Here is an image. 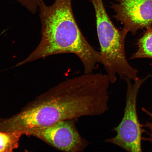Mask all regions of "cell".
Listing matches in <instances>:
<instances>
[{
	"mask_svg": "<svg viewBox=\"0 0 152 152\" xmlns=\"http://www.w3.org/2000/svg\"><path fill=\"white\" fill-rule=\"evenodd\" d=\"M110 83L107 74L92 73L61 82L11 118V126L28 133L60 121L101 115L109 109Z\"/></svg>",
	"mask_w": 152,
	"mask_h": 152,
	"instance_id": "1",
	"label": "cell"
},
{
	"mask_svg": "<svg viewBox=\"0 0 152 152\" xmlns=\"http://www.w3.org/2000/svg\"><path fill=\"white\" fill-rule=\"evenodd\" d=\"M42 38L37 48L20 66L53 55L72 54L78 57L84 74L92 73L101 64L100 52L86 39L76 21L72 0H55L47 6L42 1L39 7Z\"/></svg>",
	"mask_w": 152,
	"mask_h": 152,
	"instance_id": "2",
	"label": "cell"
},
{
	"mask_svg": "<svg viewBox=\"0 0 152 152\" xmlns=\"http://www.w3.org/2000/svg\"><path fill=\"white\" fill-rule=\"evenodd\" d=\"M95 11L97 32L100 47L101 64L104 66L111 83L129 78L134 81L139 79L138 70L132 67L127 60L125 43L127 34L119 30L112 22L102 0H88Z\"/></svg>",
	"mask_w": 152,
	"mask_h": 152,
	"instance_id": "3",
	"label": "cell"
},
{
	"mask_svg": "<svg viewBox=\"0 0 152 152\" xmlns=\"http://www.w3.org/2000/svg\"><path fill=\"white\" fill-rule=\"evenodd\" d=\"M148 75L143 79L134 81L124 80L127 84L126 106L124 114L121 122L113 129L117 133L115 137L105 140L108 143L115 144L129 152H142V129L139 121L136 103L139 91L144 82L152 77Z\"/></svg>",
	"mask_w": 152,
	"mask_h": 152,
	"instance_id": "4",
	"label": "cell"
},
{
	"mask_svg": "<svg viewBox=\"0 0 152 152\" xmlns=\"http://www.w3.org/2000/svg\"><path fill=\"white\" fill-rule=\"evenodd\" d=\"M75 121L71 119L59 121L46 128L28 133L60 151H83L88 146V142L80 134L75 126Z\"/></svg>",
	"mask_w": 152,
	"mask_h": 152,
	"instance_id": "5",
	"label": "cell"
},
{
	"mask_svg": "<svg viewBox=\"0 0 152 152\" xmlns=\"http://www.w3.org/2000/svg\"><path fill=\"white\" fill-rule=\"evenodd\" d=\"M111 8L113 18L123 26L122 30L136 35L138 30L152 26V0H115Z\"/></svg>",
	"mask_w": 152,
	"mask_h": 152,
	"instance_id": "6",
	"label": "cell"
},
{
	"mask_svg": "<svg viewBox=\"0 0 152 152\" xmlns=\"http://www.w3.org/2000/svg\"><path fill=\"white\" fill-rule=\"evenodd\" d=\"M138 49L131 56V59L148 58L152 59V26L146 29L137 43Z\"/></svg>",
	"mask_w": 152,
	"mask_h": 152,
	"instance_id": "7",
	"label": "cell"
},
{
	"mask_svg": "<svg viewBox=\"0 0 152 152\" xmlns=\"http://www.w3.org/2000/svg\"><path fill=\"white\" fill-rule=\"evenodd\" d=\"M23 133L20 131L0 132V152H11L18 148L19 139Z\"/></svg>",
	"mask_w": 152,
	"mask_h": 152,
	"instance_id": "8",
	"label": "cell"
},
{
	"mask_svg": "<svg viewBox=\"0 0 152 152\" xmlns=\"http://www.w3.org/2000/svg\"><path fill=\"white\" fill-rule=\"evenodd\" d=\"M32 14H35L43 0H17Z\"/></svg>",
	"mask_w": 152,
	"mask_h": 152,
	"instance_id": "9",
	"label": "cell"
},
{
	"mask_svg": "<svg viewBox=\"0 0 152 152\" xmlns=\"http://www.w3.org/2000/svg\"><path fill=\"white\" fill-rule=\"evenodd\" d=\"M142 110L151 118V121H146L144 124H140L141 127H144L148 130L146 132L148 135V137L142 138V139L147 140L152 143V113L144 107L142 108Z\"/></svg>",
	"mask_w": 152,
	"mask_h": 152,
	"instance_id": "10",
	"label": "cell"
}]
</instances>
